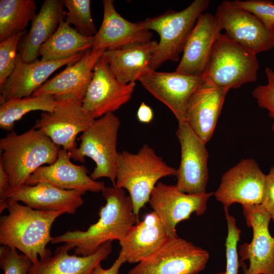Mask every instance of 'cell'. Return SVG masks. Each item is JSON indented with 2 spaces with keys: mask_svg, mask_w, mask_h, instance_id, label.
I'll return each instance as SVG.
<instances>
[{
  "mask_svg": "<svg viewBox=\"0 0 274 274\" xmlns=\"http://www.w3.org/2000/svg\"><path fill=\"white\" fill-rule=\"evenodd\" d=\"M121 121L114 113L95 119L80 137L81 143L70 153L71 158L83 163L86 157L91 158L95 167L90 177L110 180L115 185L119 153L117 150Z\"/></svg>",
  "mask_w": 274,
  "mask_h": 274,
  "instance_id": "52a82bcc",
  "label": "cell"
},
{
  "mask_svg": "<svg viewBox=\"0 0 274 274\" xmlns=\"http://www.w3.org/2000/svg\"><path fill=\"white\" fill-rule=\"evenodd\" d=\"M83 194L78 191L62 189L48 183L40 182L10 188L1 202L7 200L22 202L37 210L75 214L84 203Z\"/></svg>",
  "mask_w": 274,
  "mask_h": 274,
  "instance_id": "ffe728a7",
  "label": "cell"
},
{
  "mask_svg": "<svg viewBox=\"0 0 274 274\" xmlns=\"http://www.w3.org/2000/svg\"><path fill=\"white\" fill-rule=\"evenodd\" d=\"M209 252L177 236H168L154 253L127 274H197L206 268Z\"/></svg>",
  "mask_w": 274,
  "mask_h": 274,
  "instance_id": "ba28073f",
  "label": "cell"
},
{
  "mask_svg": "<svg viewBox=\"0 0 274 274\" xmlns=\"http://www.w3.org/2000/svg\"><path fill=\"white\" fill-rule=\"evenodd\" d=\"M104 15L101 24L94 36L92 50H114L128 45L151 41V31L141 21L133 23L122 17L116 10L114 1H102Z\"/></svg>",
  "mask_w": 274,
  "mask_h": 274,
  "instance_id": "7402d4cb",
  "label": "cell"
},
{
  "mask_svg": "<svg viewBox=\"0 0 274 274\" xmlns=\"http://www.w3.org/2000/svg\"><path fill=\"white\" fill-rule=\"evenodd\" d=\"M71 159L70 153L60 148L56 160L39 168L25 184L46 182L62 189L76 190L84 194L88 191L101 192L105 187V183L92 179L87 175L88 171L84 165H76Z\"/></svg>",
  "mask_w": 274,
  "mask_h": 274,
  "instance_id": "d6986e66",
  "label": "cell"
},
{
  "mask_svg": "<svg viewBox=\"0 0 274 274\" xmlns=\"http://www.w3.org/2000/svg\"><path fill=\"white\" fill-rule=\"evenodd\" d=\"M274 222V165L266 174L264 191L261 204Z\"/></svg>",
  "mask_w": 274,
  "mask_h": 274,
  "instance_id": "8d00e7d4",
  "label": "cell"
},
{
  "mask_svg": "<svg viewBox=\"0 0 274 274\" xmlns=\"http://www.w3.org/2000/svg\"><path fill=\"white\" fill-rule=\"evenodd\" d=\"M126 262V261L125 258L119 254L118 258L110 267L105 269L100 263L95 267L93 274H119L121 266Z\"/></svg>",
  "mask_w": 274,
  "mask_h": 274,
  "instance_id": "74e56055",
  "label": "cell"
},
{
  "mask_svg": "<svg viewBox=\"0 0 274 274\" xmlns=\"http://www.w3.org/2000/svg\"><path fill=\"white\" fill-rule=\"evenodd\" d=\"M242 207L246 224L253 230L251 242L239 246L241 260L249 262L244 274H274V236L269 230L270 216L261 204Z\"/></svg>",
  "mask_w": 274,
  "mask_h": 274,
  "instance_id": "4fadbf2b",
  "label": "cell"
},
{
  "mask_svg": "<svg viewBox=\"0 0 274 274\" xmlns=\"http://www.w3.org/2000/svg\"><path fill=\"white\" fill-rule=\"evenodd\" d=\"M84 53L59 61L37 59L26 62L18 53L15 68L1 91L0 104L14 98L31 96L55 71L64 65L77 62Z\"/></svg>",
  "mask_w": 274,
  "mask_h": 274,
  "instance_id": "ac0fdd59",
  "label": "cell"
},
{
  "mask_svg": "<svg viewBox=\"0 0 274 274\" xmlns=\"http://www.w3.org/2000/svg\"><path fill=\"white\" fill-rule=\"evenodd\" d=\"M221 30L231 40L256 54L274 47V36L252 13L222 1L214 15Z\"/></svg>",
  "mask_w": 274,
  "mask_h": 274,
  "instance_id": "5bb4252c",
  "label": "cell"
},
{
  "mask_svg": "<svg viewBox=\"0 0 274 274\" xmlns=\"http://www.w3.org/2000/svg\"><path fill=\"white\" fill-rule=\"evenodd\" d=\"M93 72L82 106L96 119L114 113L128 102L132 97L135 83L124 84L118 80L102 56Z\"/></svg>",
  "mask_w": 274,
  "mask_h": 274,
  "instance_id": "9a60e30c",
  "label": "cell"
},
{
  "mask_svg": "<svg viewBox=\"0 0 274 274\" xmlns=\"http://www.w3.org/2000/svg\"><path fill=\"white\" fill-rule=\"evenodd\" d=\"M228 91L202 81L188 100L186 121L205 144L213 134Z\"/></svg>",
  "mask_w": 274,
  "mask_h": 274,
  "instance_id": "44dd1931",
  "label": "cell"
},
{
  "mask_svg": "<svg viewBox=\"0 0 274 274\" xmlns=\"http://www.w3.org/2000/svg\"><path fill=\"white\" fill-rule=\"evenodd\" d=\"M71 249L65 244L58 247L53 255L32 264L28 274H93L96 266L112 252V245L111 241L106 242L86 256L70 255Z\"/></svg>",
  "mask_w": 274,
  "mask_h": 274,
  "instance_id": "d4e9b609",
  "label": "cell"
},
{
  "mask_svg": "<svg viewBox=\"0 0 274 274\" xmlns=\"http://www.w3.org/2000/svg\"><path fill=\"white\" fill-rule=\"evenodd\" d=\"M60 148L33 127L21 134L8 133L0 140V163L9 176L10 188L24 185L39 168L53 163Z\"/></svg>",
  "mask_w": 274,
  "mask_h": 274,
  "instance_id": "3957f363",
  "label": "cell"
},
{
  "mask_svg": "<svg viewBox=\"0 0 274 274\" xmlns=\"http://www.w3.org/2000/svg\"><path fill=\"white\" fill-rule=\"evenodd\" d=\"M54 96L46 94L14 98L0 104V127L13 131L15 122L26 114L33 111L52 112L56 106Z\"/></svg>",
  "mask_w": 274,
  "mask_h": 274,
  "instance_id": "f546056e",
  "label": "cell"
},
{
  "mask_svg": "<svg viewBox=\"0 0 274 274\" xmlns=\"http://www.w3.org/2000/svg\"><path fill=\"white\" fill-rule=\"evenodd\" d=\"M63 0H45L40 11L31 20L29 31L22 38L18 53L23 61L31 62L38 59L39 50L53 35L63 19Z\"/></svg>",
  "mask_w": 274,
  "mask_h": 274,
  "instance_id": "484cf974",
  "label": "cell"
},
{
  "mask_svg": "<svg viewBox=\"0 0 274 274\" xmlns=\"http://www.w3.org/2000/svg\"><path fill=\"white\" fill-rule=\"evenodd\" d=\"M213 192L188 194L176 185L158 182L153 189L149 202L158 216L168 236H177L176 226L188 220L193 213L203 215Z\"/></svg>",
  "mask_w": 274,
  "mask_h": 274,
  "instance_id": "30bf717a",
  "label": "cell"
},
{
  "mask_svg": "<svg viewBox=\"0 0 274 274\" xmlns=\"http://www.w3.org/2000/svg\"><path fill=\"white\" fill-rule=\"evenodd\" d=\"M136 115L138 120L143 123H150L154 116L152 109L144 102L140 105Z\"/></svg>",
  "mask_w": 274,
  "mask_h": 274,
  "instance_id": "f35d334b",
  "label": "cell"
},
{
  "mask_svg": "<svg viewBox=\"0 0 274 274\" xmlns=\"http://www.w3.org/2000/svg\"><path fill=\"white\" fill-rule=\"evenodd\" d=\"M233 7L247 11L272 32L274 29V2L268 0L229 1Z\"/></svg>",
  "mask_w": 274,
  "mask_h": 274,
  "instance_id": "e575fe53",
  "label": "cell"
},
{
  "mask_svg": "<svg viewBox=\"0 0 274 274\" xmlns=\"http://www.w3.org/2000/svg\"><path fill=\"white\" fill-rule=\"evenodd\" d=\"M221 30L215 15L209 13H202L187 40L176 72L201 76Z\"/></svg>",
  "mask_w": 274,
  "mask_h": 274,
  "instance_id": "603a6c76",
  "label": "cell"
},
{
  "mask_svg": "<svg viewBox=\"0 0 274 274\" xmlns=\"http://www.w3.org/2000/svg\"><path fill=\"white\" fill-rule=\"evenodd\" d=\"M33 0L0 1V42L25 31L28 22L36 15Z\"/></svg>",
  "mask_w": 274,
  "mask_h": 274,
  "instance_id": "f1b7e54d",
  "label": "cell"
},
{
  "mask_svg": "<svg viewBox=\"0 0 274 274\" xmlns=\"http://www.w3.org/2000/svg\"><path fill=\"white\" fill-rule=\"evenodd\" d=\"M210 0H194L185 9L169 10L158 16L141 21L148 30H154L160 37L150 68L156 70L164 62L177 61L198 18L208 8Z\"/></svg>",
  "mask_w": 274,
  "mask_h": 274,
  "instance_id": "8992f818",
  "label": "cell"
},
{
  "mask_svg": "<svg viewBox=\"0 0 274 274\" xmlns=\"http://www.w3.org/2000/svg\"><path fill=\"white\" fill-rule=\"evenodd\" d=\"M106 204L99 211L98 221L84 231L75 230L54 237L51 243H64L75 249V254L88 256L103 244L119 241L133 225L139 221L131 199L125 190L116 186L101 191Z\"/></svg>",
  "mask_w": 274,
  "mask_h": 274,
  "instance_id": "6da1fadb",
  "label": "cell"
},
{
  "mask_svg": "<svg viewBox=\"0 0 274 274\" xmlns=\"http://www.w3.org/2000/svg\"><path fill=\"white\" fill-rule=\"evenodd\" d=\"M105 50L86 51L74 64L47 80L31 96L50 94L55 99L73 98L82 103L93 75V68Z\"/></svg>",
  "mask_w": 274,
  "mask_h": 274,
  "instance_id": "e0dca14e",
  "label": "cell"
},
{
  "mask_svg": "<svg viewBox=\"0 0 274 274\" xmlns=\"http://www.w3.org/2000/svg\"><path fill=\"white\" fill-rule=\"evenodd\" d=\"M272 32H273V36H274V29H273V30L272 31Z\"/></svg>",
  "mask_w": 274,
  "mask_h": 274,
  "instance_id": "60d3db41",
  "label": "cell"
},
{
  "mask_svg": "<svg viewBox=\"0 0 274 274\" xmlns=\"http://www.w3.org/2000/svg\"><path fill=\"white\" fill-rule=\"evenodd\" d=\"M138 81L153 96L165 105L178 123L186 121L188 100L202 82L201 76L175 72H159L149 69Z\"/></svg>",
  "mask_w": 274,
  "mask_h": 274,
  "instance_id": "2e32d148",
  "label": "cell"
},
{
  "mask_svg": "<svg viewBox=\"0 0 274 274\" xmlns=\"http://www.w3.org/2000/svg\"><path fill=\"white\" fill-rule=\"evenodd\" d=\"M266 177L255 160L242 159L224 173L213 194L226 208L235 203L242 206L261 204Z\"/></svg>",
  "mask_w": 274,
  "mask_h": 274,
  "instance_id": "8fae6325",
  "label": "cell"
},
{
  "mask_svg": "<svg viewBox=\"0 0 274 274\" xmlns=\"http://www.w3.org/2000/svg\"><path fill=\"white\" fill-rule=\"evenodd\" d=\"M7 201L8 214L0 219V244L19 250L33 264L52 255L47 248L53 238L51 228L64 213L37 210L19 202Z\"/></svg>",
  "mask_w": 274,
  "mask_h": 274,
  "instance_id": "7a4b0ae2",
  "label": "cell"
},
{
  "mask_svg": "<svg viewBox=\"0 0 274 274\" xmlns=\"http://www.w3.org/2000/svg\"><path fill=\"white\" fill-rule=\"evenodd\" d=\"M227 225V234L225 241L226 269L217 274H238L240 265L237 243L239 241L241 230L236 225L234 217L230 215L228 208H224Z\"/></svg>",
  "mask_w": 274,
  "mask_h": 274,
  "instance_id": "1f68e13d",
  "label": "cell"
},
{
  "mask_svg": "<svg viewBox=\"0 0 274 274\" xmlns=\"http://www.w3.org/2000/svg\"><path fill=\"white\" fill-rule=\"evenodd\" d=\"M168 236L158 216L152 211L132 225L119 241V254L126 262L139 263L157 251Z\"/></svg>",
  "mask_w": 274,
  "mask_h": 274,
  "instance_id": "cb8c5ba5",
  "label": "cell"
},
{
  "mask_svg": "<svg viewBox=\"0 0 274 274\" xmlns=\"http://www.w3.org/2000/svg\"><path fill=\"white\" fill-rule=\"evenodd\" d=\"M14 247L2 245L0 247V267L4 274H28L33 264L24 254H19Z\"/></svg>",
  "mask_w": 274,
  "mask_h": 274,
  "instance_id": "836d02e7",
  "label": "cell"
},
{
  "mask_svg": "<svg viewBox=\"0 0 274 274\" xmlns=\"http://www.w3.org/2000/svg\"><path fill=\"white\" fill-rule=\"evenodd\" d=\"M181 147V160L176 169V186L188 194L206 193L209 179V153L205 144L186 121L178 123L176 132Z\"/></svg>",
  "mask_w": 274,
  "mask_h": 274,
  "instance_id": "7c38bea8",
  "label": "cell"
},
{
  "mask_svg": "<svg viewBox=\"0 0 274 274\" xmlns=\"http://www.w3.org/2000/svg\"><path fill=\"white\" fill-rule=\"evenodd\" d=\"M265 73L266 84L256 87L252 91V95L256 100L258 106L266 110L269 117L273 120L271 130L274 133V71L266 67Z\"/></svg>",
  "mask_w": 274,
  "mask_h": 274,
  "instance_id": "d590c367",
  "label": "cell"
},
{
  "mask_svg": "<svg viewBox=\"0 0 274 274\" xmlns=\"http://www.w3.org/2000/svg\"><path fill=\"white\" fill-rule=\"evenodd\" d=\"M68 12L65 22L73 25L74 28L81 34L87 37H94L96 33L93 21L90 0H63Z\"/></svg>",
  "mask_w": 274,
  "mask_h": 274,
  "instance_id": "4dcf8cb0",
  "label": "cell"
},
{
  "mask_svg": "<svg viewBox=\"0 0 274 274\" xmlns=\"http://www.w3.org/2000/svg\"><path fill=\"white\" fill-rule=\"evenodd\" d=\"M158 42L150 41L131 44L120 49L105 51L102 57L118 80L124 84L138 81L151 68L152 58Z\"/></svg>",
  "mask_w": 274,
  "mask_h": 274,
  "instance_id": "4316f807",
  "label": "cell"
},
{
  "mask_svg": "<svg viewBox=\"0 0 274 274\" xmlns=\"http://www.w3.org/2000/svg\"><path fill=\"white\" fill-rule=\"evenodd\" d=\"M10 187L9 176L0 163V202L4 200Z\"/></svg>",
  "mask_w": 274,
  "mask_h": 274,
  "instance_id": "ab89813d",
  "label": "cell"
},
{
  "mask_svg": "<svg viewBox=\"0 0 274 274\" xmlns=\"http://www.w3.org/2000/svg\"><path fill=\"white\" fill-rule=\"evenodd\" d=\"M56 101L53 111L42 112L33 128L42 131L61 148L71 152L77 148L78 134L86 131L95 119L75 98Z\"/></svg>",
  "mask_w": 274,
  "mask_h": 274,
  "instance_id": "9c48e42d",
  "label": "cell"
},
{
  "mask_svg": "<svg viewBox=\"0 0 274 274\" xmlns=\"http://www.w3.org/2000/svg\"><path fill=\"white\" fill-rule=\"evenodd\" d=\"M256 54L221 33L201 75L202 81L229 90L257 80Z\"/></svg>",
  "mask_w": 274,
  "mask_h": 274,
  "instance_id": "5b68a950",
  "label": "cell"
},
{
  "mask_svg": "<svg viewBox=\"0 0 274 274\" xmlns=\"http://www.w3.org/2000/svg\"><path fill=\"white\" fill-rule=\"evenodd\" d=\"M176 174V169L165 162L152 147L144 144L136 153L119 152L114 186L128 192L134 213L139 216L159 180Z\"/></svg>",
  "mask_w": 274,
  "mask_h": 274,
  "instance_id": "277c9868",
  "label": "cell"
},
{
  "mask_svg": "<svg viewBox=\"0 0 274 274\" xmlns=\"http://www.w3.org/2000/svg\"><path fill=\"white\" fill-rule=\"evenodd\" d=\"M25 34L26 31L0 42V91L15 68L19 44Z\"/></svg>",
  "mask_w": 274,
  "mask_h": 274,
  "instance_id": "d6a6232c",
  "label": "cell"
},
{
  "mask_svg": "<svg viewBox=\"0 0 274 274\" xmlns=\"http://www.w3.org/2000/svg\"><path fill=\"white\" fill-rule=\"evenodd\" d=\"M94 37L84 36L63 19L53 35L40 48L44 60L59 61L84 53L91 49Z\"/></svg>",
  "mask_w": 274,
  "mask_h": 274,
  "instance_id": "83f0119b",
  "label": "cell"
}]
</instances>
